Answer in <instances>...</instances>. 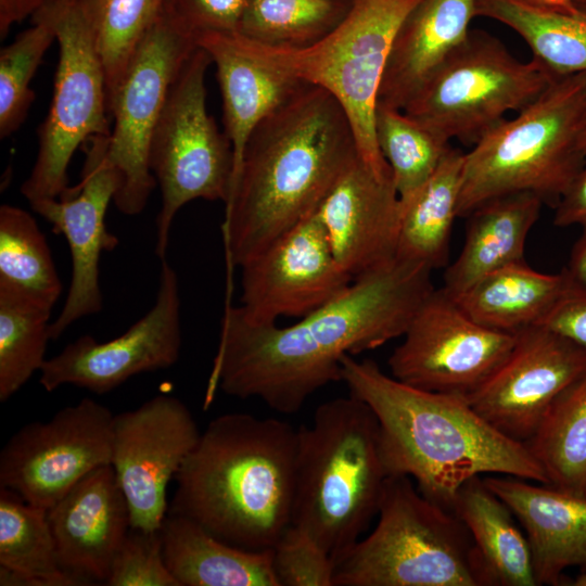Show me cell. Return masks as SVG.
<instances>
[{"label": "cell", "mask_w": 586, "mask_h": 586, "mask_svg": "<svg viewBox=\"0 0 586 586\" xmlns=\"http://www.w3.org/2000/svg\"><path fill=\"white\" fill-rule=\"evenodd\" d=\"M431 273L422 264L395 257L288 327L257 322L240 306H226L206 402L219 388L258 398L279 413L297 412L317 391L342 381L344 356L403 336L435 289Z\"/></svg>", "instance_id": "cell-1"}, {"label": "cell", "mask_w": 586, "mask_h": 586, "mask_svg": "<svg viewBox=\"0 0 586 586\" xmlns=\"http://www.w3.org/2000/svg\"><path fill=\"white\" fill-rule=\"evenodd\" d=\"M358 155L342 104L305 82L245 143L225 203L228 264L241 267L315 214Z\"/></svg>", "instance_id": "cell-2"}, {"label": "cell", "mask_w": 586, "mask_h": 586, "mask_svg": "<svg viewBox=\"0 0 586 586\" xmlns=\"http://www.w3.org/2000/svg\"><path fill=\"white\" fill-rule=\"evenodd\" d=\"M342 382L374 413L388 475L409 476L423 496L446 509L476 475L548 484L528 446L495 429L466 396L411 386L374 360L353 355L342 359Z\"/></svg>", "instance_id": "cell-3"}, {"label": "cell", "mask_w": 586, "mask_h": 586, "mask_svg": "<svg viewBox=\"0 0 586 586\" xmlns=\"http://www.w3.org/2000/svg\"><path fill=\"white\" fill-rule=\"evenodd\" d=\"M297 445L284 420L216 417L177 472L167 514L243 549H272L292 522Z\"/></svg>", "instance_id": "cell-4"}, {"label": "cell", "mask_w": 586, "mask_h": 586, "mask_svg": "<svg viewBox=\"0 0 586 586\" xmlns=\"http://www.w3.org/2000/svg\"><path fill=\"white\" fill-rule=\"evenodd\" d=\"M297 434L291 524L307 532L335 562L378 514L390 476L379 424L369 406L349 394L319 405Z\"/></svg>", "instance_id": "cell-5"}, {"label": "cell", "mask_w": 586, "mask_h": 586, "mask_svg": "<svg viewBox=\"0 0 586 586\" xmlns=\"http://www.w3.org/2000/svg\"><path fill=\"white\" fill-rule=\"evenodd\" d=\"M585 118L586 72L552 80L464 153L458 217L517 192L556 207L586 161L579 146Z\"/></svg>", "instance_id": "cell-6"}, {"label": "cell", "mask_w": 586, "mask_h": 586, "mask_svg": "<svg viewBox=\"0 0 586 586\" xmlns=\"http://www.w3.org/2000/svg\"><path fill=\"white\" fill-rule=\"evenodd\" d=\"M378 522L334 562V586H479L459 517L406 475L385 481Z\"/></svg>", "instance_id": "cell-7"}, {"label": "cell", "mask_w": 586, "mask_h": 586, "mask_svg": "<svg viewBox=\"0 0 586 586\" xmlns=\"http://www.w3.org/2000/svg\"><path fill=\"white\" fill-rule=\"evenodd\" d=\"M419 1L353 0L329 35L302 49L268 46L238 34L264 65L332 93L348 115L360 158L385 179L393 176L375 140L378 92L395 35Z\"/></svg>", "instance_id": "cell-8"}, {"label": "cell", "mask_w": 586, "mask_h": 586, "mask_svg": "<svg viewBox=\"0 0 586 586\" xmlns=\"http://www.w3.org/2000/svg\"><path fill=\"white\" fill-rule=\"evenodd\" d=\"M555 79L536 60L521 62L496 37L470 29L403 111L448 142L473 145Z\"/></svg>", "instance_id": "cell-9"}, {"label": "cell", "mask_w": 586, "mask_h": 586, "mask_svg": "<svg viewBox=\"0 0 586 586\" xmlns=\"http://www.w3.org/2000/svg\"><path fill=\"white\" fill-rule=\"evenodd\" d=\"M212 63L198 48L174 79L152 135L149 166L160 187L155 254L166 258L175 216L187 203L227 202L233 179L231 144L206 109L205 76Z\"/></svg>", "instance_id": "cell-10"}, {"label": "cell", "mask_w": 586, "mask_h": 586, "mask_svg": "<svg viewBox=\"0 0 586 586\" xmlns=\"http://www.w3.org/2000/svg\"><path fill=\"white\" fill-rule=\"evenodd\" d=\"M60 47L54 91L38 130V153L21 187L31 203L56 199L68 188L67 169L77 148L110 135L109 98L103 64L78 0H47Z\"/></svg>", "instance_id": "cell-11"}, {"label": "cell", "mask_w": 586, "mask_h": 586, "mask_svg": "<svg viewBox=\"0 0 586 586\" xmlns=\"http://www.w3.org/2000/svg\"><path fill=\"white\" fill-rule=\"evenodd\" d=\"M198 48L161 13L109 100L114 124L107 158L118 181L113 202L125 215L140 214L156 186L149 166L152 135L174 79Z\"/></svg>", "instance_id": "cell-12"}, {"label": "cell", "mask_w": 586, "mask_h": 586, "mask_svg": "<svg viewBox=\"0 0 586 586\" xmlns=\"http://www.w3.org/2000/svg\"><path fill=\"white\" fill-rule=\"evenodd\" d=\"M515 335L479 323L442 288L434 289L387 364L391 375L406 384L467 397L506 358Z\"/></svg>", "instance_id": "cell-13"}, {"label": "cell", "mask_w": 586, "mask_h": 586, "mask_svg": "<svg viewBox=\"0 0 586 586\" xmlns=\"http://www.w3.org/2000/svg\"><path fill=\"white\" fill-rule=\"evenodd\" d=\"M114 415L84 398L46 422L25 424L0 453V487L49 509L92 470L111 464Z\"/></svg>", "instance_id": "cell-14"}, {"label": "cell", "mask_w": 586, "mask_h": 586, "mask_svg": "<svg viewBox=\"0 0 586 586\" xmlns=\"http://www.w3.org/2000/svg\"><path fill=\"white\" fill-rule=\"evenodd\" d=\"M112 461L126 497L130 528L158 531L168 511L167 487L201 431L183 402L154 396L113 419Z\"/></svg>", "instance_id": "cell-15"}, {"label": "cell", "mask_w": 586, "mask_h": 586, "mask_svg": "<svg viewBox=\"0 0 586 586\" xmlns=\"http://www.w3.org/2000/svg\"><path fill=\"white\" fill-rule=\"evenodd\" d=\"M181 342L178 276L164 258L155 303L143 317L125 333L104 343L81 335L44 361L39 382L47 392L71 384L104 394L133 375L175 365Z\"/></svg>", "instance_id": "cell-16"}, {"label": "cell", "mask_w": 586, "mask_h": 586, "mask_svg": "<svg viewBox=\"0 0 586 586\" xmlns=\"http://www.w3.org/2000/svg\"><path fill=\"white\" fill-rule=\"evenodd\" d=\"M515 334L506 358L467 399L499 432L526 444L557 396L586 370V349L542 326Z\"/></svg>", "instance_id": "cell-17"}, {"label": "cell", "mask_w": 586, "mask_h": 586, "mask_svg": "<svg viewBox=\"0 0 586 586\" xmlns=\"http://www.w3.org/2000/svg\"><path fill=\"white\" fill-rule=\"evenodd\" d=\"M109 135L93 136L85 144L86 160L79 183L56 199L34 201L31 208L63 234L72 256V280L65 304L50 322L51 340H58L82 317L100 313L102 293L99 263L103 252L114 250L118 239L105 226V214L118 181L107 158Z\"/></svg>", "instance_id": "cell-18"}, {"label": "cell", "mask_w": 586, "mask_h": 586, "mask_svg": "<svg viewBox=\"0 0 586 586\" xmlns=\"http://www.w3.org/2000/svg\"><path fill=\"white\" fill-rule=\"evenodd\" d=\"M241 305L257 322L302 318L354 281L337 264L317 213L241 267Z\"/></svg>", "instance_id": "cell-19"}, {"label": "cell", "mask_w": 586, "mask_h": 586, "mask_svg": "<svg viewBox=\"0 0 586 586\" xmlns=\"http://www.w3.org/2000/svg\"><path fill=\"white\" fill-rule=\"evenodd\" d=\"M339 266L353 279L396 257L402 204L393 177L358 155L317 209Z\"/></svg>", "instance_id": "cell-20"}, {"label": "cell", "mask_w": 586, "mask_h": 586, "mask_svg": "<svg viewBox=\"0 0 586 586\" xmlns=\"http://www.w3.org/2000/svg\"><path fill=\"white\" fill-rule=\"evenodd\" d=\"M48 520L61 566L87 585L105 582L130 530L128 504L112 464L77 482L48 509Z\"/></svg>", "instance_id": "cell-21"}, {"label": "cell", "mask_w": 586, "mask_h": 586, "mask_svg": "<svg viewBox=\"0 0 586 586\" xmlns=\"http://www.w3.org/2000/svg\"><path fill=\"white\" fill-rule=\"evenodd\" d=\"M484 481L524 528L537 585H564L569 568L586 571V496L509 475Z\"/></svg>", "instance_id": "cell-22"}, {"label": "cell", "mask_w": 586, "mask_h": 586, "mask_svg": "<svg viewBox=\"0 0 586 586\" xmlns=\"http://www.w3.org/2000/svg\"><path fill=\"white\" fill-rule=\"evenodd\" d=\"M475 0H420L400 24L378 103L403 110L466 39Z\"/></svg>", "instance_id": "cell-23"}, {"label": "cell", "mask_w": 586, "mask_h": 586, "mask_svg": "<svg viewBox=\"0 0 586 586\" xmlns=\"http://www.w3.org/2000/svg\"><path fill=\"white\" fill-rule=\"evenodd\" d=\"M195 42L208 53L217 68L225 135L233 152L234 176L245 143L257 124L305 82L257 61L242 46L238 33L206 31L199 34Z\"/></svg>", "instance_id": "cell-24"}, {"label": "cell", "mask_w": 586, "mask_h": 586, "mask_svg": "<svg viewBox=\"0 0 586 586\" xmlns=\"http://www.w3.org/2000/svg\"><path fill=\"white\" fill-rule=\"evenodd\" d=\"M544 201L532 192L494 198L467 217L460 254L444 273L442 289L457 297L483 277L510 264L524 260L530 231L538 220Z\"/></svg>", "instance_id": "cell-25"}, {"label": "cell", "mask_w": 586, "mask_h": 586, "mask_svg": "<svg viewBox=\"0 0 586 586\" xmlns=\"http://www.w3.org/2000/svg\"><path fill=\"white\" fill-rule=\"evenodd\" d=\"M451 510L472 538L479 586H537L526 535L511 509L486 485L484 475L462 484Z\"/></svg>", "instance_id": "cell-26"}, {"label": "cell", "mask_w": 586, "mask_h": 586, "mask_svg": "<svg viewBox=\"0 0 586 586\" xmlns=\"http://www.w3.org/2000/svg\"><path fill=\"white\" fill-rule=\"evenodd\" d=\"M160 534L165 562L179 586H279L271 549L230 545L176 514L165 517Z\"/></svg>", "instance_id": "cell-27"}, {"label": "cell", "mask_w": 586, "mask_h": 586, "mask_svg": "<svg viewBox=\"0 0 586 586\" xmlns=\"http://www.w3.org/2000/svg\"><path fill=\"white\" fill-rule=\"evenodd\" d=\"M579 284L566 268L545 273L521 260L491 272L454 298L479 323L517 333L537 326Z\"/></svg>", "instance_id": "cell-28"}, {"label": "cell", "mask_w": 586, "mask_h": 586, "mask_svg": "<svg viewBox=\"0 0 586 586\" xmlns=\"http://www.w3.org/2000/svg\"><path fill=\"white\" fill-rule=\"evenodd\" d=\"M0 585H87L60 564L48 510L0 487Z\"/></svg>", "instance_id": "cell-29"}, {"label": "cell", "mask_w": 586, "mask_h": 586, "mask_svg": "<svg viewBox=\"0 0 586 586\" xmlns=\"http://www.w3.org/2000/svg\"><path fill=\"white\" fill-rule=\"evenodd\" d=\"M464 153L451 146L444 160L407 203L396 257L422 264L432 271L448 265L450 238L461 193Z\"/></svg>", "instance_id": "cell-30"}, {"label": "cell", "mask_w": 586, "mask_h": 586, "mask_svg": "<svg viewBox=\"0 0 586 586\" xmlns=\"http://www.w3.org/2000/svg\"><path fill=\"white\" fill-rule=\"evenodd\" d=\"M475 10L521 36L555 78L586 72V10L552 12L515 0H475Z\"/></svg>", "instance_id": "cell-31"}, {"label": "cell", "mask_w": 586, "mask_h": 586, "mask_svg": "<svg viewBox=\"0 0 586 586\" xmlns=\"http://www.w3.org/2000/svg\"><path fill=\"white\" fill-rule=\"evenodd\" d=\"M526 445L548 485L586 496V370L552 402Z\"/></svg>", "instance_id": "cell-32"}, {"label": "cell", "mask_w": 586, "mask_h": 586, "mask_svg": "<svg viewBox=\"0 0 586 586\" xmlns=\"http://www.w3.org/2000/svg\"><path fill=\"white\" fill-rule=\"evenodd\" d=\"M0 290L52 310L62 293L47 240L25 209L0 207Z\"/></svg>", "instance_id": "cell-33"}, {"label": "cell", "mask_w": 586, "mask_h": 586, "mask_svg": "<svg viewBox=\"0 0 586 586\" xmlns=\"http://www.w3.org/2000/svg\"><path fill=\"white\" fill-rule=\"evenodd\" d=\"M374 133L402 204L413 198L451 149L403 110L383 103L375 106Z\"/></svg>", "instance_id": "cell-34"}, {"label": "cell", "mask_w": 586, "mask_h": 586, "mask_svg": "<svg viewBox=\"0 0 586 586\" xmlns=\"http://www.w3.org/2000/svg\"><path fill=\"white\" fill-rule=\"evenodd\" d=\"M353 0H250L239 33L273 47L302 49L329 35Z\"/></svg>", "instance_id": "cell-35"}, {"label": "cell", "mask_w": 586, "mask_h": 586, "mask_svg": "<svg viewBox=\"0 0 586 586\" xmlns=\"http://www.w3.org/2000/svg\"><path fill=\"white\" fill-rule=\"evenodd\" d=\"M113 95L138 46L162 13L163 0H78Z\"/></svg>", "instance_id": "cell-36"}, {"label": "cell", "mask_w": 586, "mask_h": 586, "mask_svg": "<svg viewBox=\"0 0 586 586\" xmlns=\"http://www.w3.org/2000/svg\"><path fill=\"white\" fill-rule=\"evenodd\" d=\"M51 310L0 290V402L40 371L50 339Z\"/></svg>", "instance_id": "cell-37"}, {"label": "cell", "mask_w": 586, "mask_h": 586, "mask_svg": "<svg viewBox=\"0 0 586 586\" xmlns=\"http://www.w3.org/2000/svg\"><path fill=\"white\" fill-rule=\"evenodd\" d=\"M34 24L0 52V137L15 132L27 117L35 93L30 81L52 42L53 20L44 4L33 15Z\"/></svg>", "instance_id": "cell-38"}, {"label": "cell", "mask_w": 586, "mask_h": 586, "mask_svg": "<svg viewBox=\"0 0 586 586\" xmlns=\"http://www.w3.org/2000/svg\"><path fill=\"white\" fill-rule=\"evenodd\" d=\"M279 586H334V560L305 531L290 525L271 549Z\"/></svg>", "instance_id": "cell-39"}, {"label": "cell", "mask_w": 586, "mask_h": 586, "mask_svg": "<svg viewBox=\"0 0 586 586\" xmlns=\"http://www.w3.org/2000/svg\"><path fill=\"white\" fill-rule=\"evenodd\" d=\"M105 585L179 586L165 562L160 530H129L114 557Z\"/></svg>", "instance_id": "cell-40"}, {"label": "cell", "mask_w": 586, "mask_h": 586, "mask_svg": "<svg viewBox=\"0 0 586 586\" xmlns=\"http://www.w3.org/2000/svg\"><path fill=\"white\" fill-rule=\"evenodd\" d=\"M250 0H163L162 14L195 37L206 31L239 33Z\"/></svg>", "instance_id": "cell-41"}, {"label": "cell", "mask_w": 586, "mask_h": 586, "mask_svg": "<svg viewBox=\"0 0 586 586\" xmlns=\"http://www.w3.org/2000/svg\"><path fill=\"white\" fill-rule=\"evenodd\" d=\"M586 349V284L564 295L537 324Z\"/></svg>", "instance_id": "cell-42"}, {"label": "cell", "mask_w": 586, "mask_h": 586, "mask_svg": "<svg viewBox=\"0 0 586 586\" xmlns=\"http://www.w3.org/2000/svg\"><path fill=\"white\" fill-rule=\"evenodd\" d=\"M553 225L586 231V161L556 205Z\"/></svg>", "instance_id": "cell-43"}, {"label": "cell", "mask_w": 586, "mask_h": 586, "mask_svg": "<svg viewBox=\"0 0 586 586\" xmlns=\"http://www.w3.org/2000/svg\"><path fill=\"white\" fill-rule=\"evenodd\" d=\"M47 0H0V36L3 38L11 26L34 15Z\"/></svg>", "instance_id": "cell-44"}, {"label": "cell", "mask_w": 586, "mask_h": 586, "mask_svg": "<svg viewBox=\"0 0 586 586\" xmlns=\"http://www.w3.org/2000/svg\"><path fill=\"white\" fill-rule=\"evenodd\" d=\"M566 269L576 281L586 284V231L573 245Z\"/></svg>", "instance_id": "cell-45"}, {"label": "cell", "mask_w": 586, "mask_h": 586, "mask_svg": "<svg viewBox=\"0 0 586 586\" xmlns=\"http://www.w3.org/2000/svg\"><path fill=\"white\" fill-rule=\"evenodd\" d=\"M528 7L561 13H577L579 9L574 0H515Z\"/></svg>", "instance_id": "cell-46"}, {"label": "cell", "mask_w": 586, "mask_h": 586, "mask_svg": "<svg viewBox=\"0 0 586 586\" xmlns=\"http://www.w3.org/2000/svg\"><path fill=\"white\" fill-rule=\"evenodd\" d=\"M568 585L586 586V571L581 572L574 579L570 581Z\"/></svg>", "instance_id": "cell-47"}, {"label": "cell", "mask_w": 586, "mask_h": 586, "mask_svg": "<svg viewBox=\"0 0 586 586\" xmlns=\"http://www.w3.org/2000/svg\"><path fill=\"white\" fill-rule=\"evenodd\" d=\"M579 146H581L582 152L586 156V118H585V123H584L582 135H581Z\"/></svg>", "instance_id": "cell-48"}, {"label": "cell", "mask_w": 586, "mask_h": 586, "mask_svg": "<svg viewBox=\"0 0 586 586\" xmlns=\"http://www.w3.org/2000/svg\"><path fill=\"white\" fill-rule=\"evenodd\" d=\"M575 4L583 10H586V0H574Z\"/></svg>", "instance_id": "cell-49"}]
</instances>
